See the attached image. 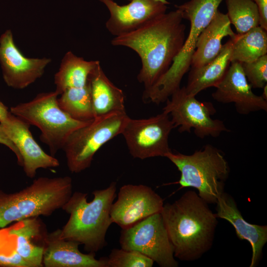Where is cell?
I'll use <instances>...</instances> for the list:
<instances>
[{
	"instance_id": "6da1fadb",
	"label": "cell",
	"mask_w": 267,
	"mask_h": 267,
	"mask_svg": "<svg viewBox=\"0 0 267 267\" xmlns=\"http://www.w3.org/2000/svg\"><path fill=\"white\" fill-rule=\"evenodd\" d=\"M180 12L176 9L153 18L131 32L115 37L114 46H123L139 56L141 68L137 76L144 90L153 86L170 67L183 47L186 26Z\"/></svg>"
},
{
	"instance_id": "7a4b0ae2",
	"label": "cell",
	"mask_w": 267,
	"mask_h": 267,
	"mask_svg": "<svg viewBox=\"0 0 267 267\" xmlns=\"http://www.w3.org/2000/svg\"><path fill=\"white\" fill-rule=\"evenodd\" d=\"M208 205L193 190L164 204L161 214L176 258L194 261L212 248L218 217Z\"/></svg>"
},
{
	"instance_id": "3957f363",
	"label": "cell",
	"mask_w": 267,
	"mask_h": 267,
	"mask_svg": "<svg viewBox=\"0 0 267 267\" xmlns=\"http://www.w3.org/2000/svg\"><path fill=\"white\" fill-rule=\"evenodd\" d=\"M93 198L87 201L88 194L72 193L62 209L70 215L60 231L61 238L83 244L85 251L95 253L106 245L107 231L112 223L110 209L116 196V182L92 192Z\"/></svg>"
},
{
	"instance_id": "277c9868",
	"label": "cell",
	"mask_w": 267,
	"mask_h": 267,
	"mask_svg": "<svg viewBox=\"0 0 267 267\" xmlns=\"http://www.w3.org/2000/svg\"><path fill=\"white\" fill-rule=\"evenodd\" d=\"M72 187L69 176L40 177L18 192L0 190V228L14 222L50 215L62 209L72 194Z\"/></svg>"
},
{
	"instance_id": "5b68a950",
	"label": "cell",
	"mask_w": 267,
	"mask_h": 267,
	"mask_svg": "<svg viewBox=\"0 0 267 267\" xmlns=\"http://www.w3.org/2000/svg\"><path fill=\"white\" fill-rule=\"evenodd\" d=\"M165 157L180 172L178 183L184 187H193L208 204H216L224 191L230 168L222 151L206 144L190 155L172 150Z\"/></svg>"
},
{
	"instance_id": "8992f818",
	"label": "cell",
	"mask_w": 267,
	"mask_h": 267,
	"mask_svg": "<svg viewBox=\"0 0 267 267\" xmlns=\"http://www.w3.org/2000/svg\"><path fill=\"white\" fill-rule=\"evenodd\" d=\"M58 97L55 91L40 93L28 102L11 107L9 111L39 129L40 138L48 146L53 156L62 149L74 131L92 121H81L73 118L60 108Z\"/></svg>"
},
{
	"instance_id": "52a82bcc",
	"label": "cell",
	"mask_w": 267,
	"mask_h": 267,
	"mask_svg": "<svg viewBox=\"0 0 267 267\" xmlns=\"http://www.w3.org/2000/svg\"><path fill=\"white\" fill-rule=\"evenodd\" d=\"M129 118L126 111L113 113L96 117L74 131L62 148L69 171L79 173L89 168L96 152L122 134Z\"/></svg>"
},
{
	"instance_id": "ba28073f",
	"label": "cell",
	"mask_w": 267,
	"mask_h": 267,
	"mask_svg": "<svg viewBox=\"0 0 267 267\" xmlns=\"http://www.w3.org/2000/svg\"><path fill=\"white\" fill-rule=\"evenodd\" d=\"M167 99L163 111L170 115L175 128L180 133L191 132L199 138L218 137L222 132H229L223 121L213 119L216 112L213 104L199 101L195 96L188 94L185 87L179 88Z\"/></svg>"
},
{
	"instance_id": "9c48e42d",
	"label": "cell",
	"mask_w": 267,
	"mask_h": 267,
	"mask_svg": "<svg viewBox=\"0 0 267 267\" xmlns=\"http://www.w3.org/2000/svg\"><path fill=\"white\" fill-rule=\"evenodd\" d=\"M119 241L121 248L138 251L161 267L178 266L161 213L122 229Z\"/></svg>"
},
{
	"instance_id": "30bf717a",
	"label": "cell",
	"mask_w": 267,
	"mask_h": 267,
	"mask_svg": "<svg viewBox=\"0 0 267 267\" xmlns=\"http://www.w3.org/2000/svg\"><path fill=\"white\" fill-rule=\"evenodd\" d=\"M175 128L169 115L164 112L147 119L129 118L122 134L131 155L141 160L164 157L171 151L168 139Z\"/></svg>"
},
{
	"instance_id": "8fae6325",
	"label": "cell",
	"mask_w": 267,
	"mask_h": 267,
	"mask_svg": "<svg viewBox=\"0 0 267 267\" xmlns=\"http://www.w3.org/2000/svg\"><path fill=\"white\" fill-rule=\"evenodd\" d=\"M164 201L151 187L143 184L121 186L110 209L112 223L122 229L129 228L147 217L161 213Z\"/></svg>"
},
{
	"instance_id": "7c38bea8",
	"label": "cell",
	"mask_w": 267,
	"mask_h": 267,
	"mask_svg": "<svg viewBox=\"0 0 267 267\" xmlns=\"http://www.w3.org/2000/svg\"><path fill=\"white\" fill-rule=\"evenodd\" d=\"M51 62L47 58H27L16 46L11 30L0 37V63L6 85L16 89H24L43 75Z\"/></svg>"
},
{
	"instance_id": "4fadbf2b",
	"label": "cell",
	"mask_w": 267,
	"mask_h": 267,
	"mask_svg": "<svg viewBox=\"0 0 267 267\" xmlns=\"http://www.w3.org/2000/svg\"><path fill=\"white\" fill-rule=\"evenodd\" d=\"M219 5L218 0H190L175 5L183 19L190 22V28L182 48L169 69V73L173 78L181 79L188 71L198 37L213 19Z\"/></svg>"
},
{
	"instance_id": "5bb4252c",
	"label": "cell",
	"mask_w": 267,
	"mask_h": 267,
	"mask_svg": "<svg viewBox=\"0 0 267 267\" xmlns=\"http://www.w3.org/2000/svg\"><path fill=\"white\" fill-rule=\"evenodd\" d=\"M9 138L17 148L22 161L25 175L30 178L35 177L40 168H55L59 161L45 153L34 138L30 130V125L10 112L0 123Z\"/></svg>"
},
{
	"instance_id": "9a60e30c",
	"label": "cell",
	"mask_w": 267,
	"mask_h": 267,
	"mask_svg": "<svg viewBox=\"0 0 267 267\" xmlns=\"http://www.w3.org/2000/svg\"><path fill=\"white\" fill-rule=\"evenodd\" d=\"M216 88L212 94L213 98L222 103H234L240 114L267 111V100L252 91L240 62H231L225 76Z\"/></svg>"
},
{
	"instance_id": "2e32d148",
	"label": "cell",
	"mask_w": 267,
	"mask_h": 267,
	"mask_svg": "<svg viewBox=\"0 0 267 267\" xmlns=\"http://www.w3.org/2000/svg\"><path fill=\"white\" fill-rule=\"evenodd\" d=\"M108 8L110 17L105 26L115 37L141 27L156 16L166 13L167 4L156 0H132L120 5L113 0H99Z\"/></svg>"
},
{
	"instance_id": "e0dca14e",
	"label": "cell",
	"mask_w": 267,
	"mask_h": 267,
	"mask_svg": "<svg viewBox=\"0 0 267 267\" xmlns=\"http://www.w3.org/2000/svg\"><path fill=\"white\" fill-rule=\"evenodd\" d=\"M216 204L218 218L228 221L234 228L238 238L250 243L252 252L249 267L258 266L262 257L264 247L267 242V225L247 222L239 210L234 198L225 191L219 197Z\"/></svg>"
},
{
	"instance_id": "ac0fdd59",
	"label": "cell",
	"mask_w": 267,
	"mask_h": 267,
	"mask_svg": "<svg viewBox=\"0 0 267 267\" xmlns=\"http://www.w3.org/2000/svg\"><path fill=\"white\" fill-rule=\"evenodd\" d=\"M60 229L46 234L43 265L45 267H107L106 257L96 259L94 253L80 252V244L60 237Z\"/></svg>"
},
{
	"instance_id": "d6986e66",
	"label": "cell",
	"mask_w": 267,
	"mask_h": 267,
	"mask_svg": "<svg viewBox=\"0 0 267 267\" xmlns=\"http://www.w3.org/2000/svg\"><path fill=\"white\" fill-rule=\"evenodd\" d=\"M236 35L231 29L227 14L218 10L211 22L198 37L191 67L198 68L212 61L222 49L223 38L226 36L232 38Z\"/></svg>"
},
{
	"instance_id": "ffe728a7",
	"label": "cell",
	"mask_w": 267,
	"mask_h": 267,
	"mask_svg": "<svg viewBox=\"0 0 267 267\" xmlns=\"http://www.w3.org/2000/svg\"><path fill=\"white\" fill-rule=\"evenodd\" d=\"M43 226L38 217L26 219L6 229L8 235L14 242V249L30 267H41L44 245L37 244L38 240L44 239Z\"/></svg>"
},
{
	"instance_id": "44dd1931",
	"label": "cell",
	"mask_w": 267,
	"mask_h": 267,
	"mask_svg": "<svg viewBox=\"0 0 267 267\" xmlns=\"http://www.w3.org/2000/svg\"><path fill=\"white\" fill-rule=\"evenodd\" d=\"M88 82L94 118L126 111L123 90L108 78L100 62L89 75Z\"/></svg>"
},
{
	"instance_id": "7402d4cb",
	"label": "cell",
	"mask_w": 267,
	"mask_h": 267,
	"mask_svg": "<svg viewBox=\"0 0 267 267\" xmlns=\"http://www.w3.org/2000/svg\"><path fill=\"white\" fill-rule=\"evenodd\" d=\"M235 37L222 45L220 53L212 61L198 68L191 67L185 87L188 94L196 96L208 88H216L222 81L231 63Z\"/></svg>"
},
{
	"instance_id": "603a6c76",
	"label": "cell",
	"mask_w": 267,
	"mask_h": 267,
	"mask_svg": "<svg viewBox=\"0 0 267 267\" xmlns=\"http://www.w3.org/2000/svg\"><path fill=\"white\" fill-rule=\"evenodd\" d=\"M99 62L98 60L87 61L71 51L67 52L54 75L55 91L58 96L66 89L86 86L89 75Z\"/></svg>"
},
{
	"instance_id": "cb8c5ba5",
	"label": "cell",
	"mask_w": 267,
	"mask_h": 267,
	"mask_svg": "<svg viewBox=\"0 0 267 267\" xmlns=\"http://www.w3.org/2000/svg\"><path fill=\"white\" fill-rule=\"evenodd\" d=\"M267 31L259 26L244 34H236L230 61L249 63L267 54Z\"/></svg>"
},
{
	"instance_id": "d4e9b609",
	"label": "cell",
	"mask_w": 267,
	"mask_h": 267,
	"mask_svg": "<svg viewBox=\"0 0 267 267\" xmlns=\"http://www.w3.org/2000/svg\"><path fill=\"white\" fill-rule=\"evenodd\" d=\"M59 96V106L73 118L81 121L94 119L89 82L83 87L66 89Z\"/></svg>"
},
{
	"instance_id": "484cf974",
	"label": "cell",
	"mask_w": 267,
	"mask_h": 267,
	"mask_svg": "<svg viewBox=\"0 0 267 267\" xmlns=\"http://www.w3.org/2000/svg\"><path fill=\"white\" fill-rule=\"evenodd\" d=\"M227 15L237 34H244L259 26L260 15L253 0H226Z\"/></svg>"
},
{
	"instance_id": "4316f807",
	"label": "cell",
	"mask_w": 267,
	"mask_h": 267,
	"mask_svg": "<svg viewBox=\"0 0 267 267\" xmlns=\"http://www.w3.org/2000/svg\"><path fill=\"white\" fill-rule=\"evenodd\" d=\"M107 267H152L154 261L134 250L113 249L106 257Z\"/></svg>"
},
{
	"instance_id": "83f0119b",
	"label": "cell",
	"mask_w": 267,
	"mask_h": 267,
	"mask_svg": "<svg viewBox=\"0 0 267 267\" xmlns=\"http://www.w3.org/2000/svg\"><path fill=\"white\" fill-rule=\"evenodd\" d=\"M244 73L252 88H263L267 83V54L249 63H241Z\"/></svg>"
},
{
	"instance_id": "f1b7e54d",
	"label": "cell",
	"mask_w": 267,
	"mask_h": 267,
	"mask_svg": "<svg viewBox=\"0 0 267 267\" xmlns=\"http://www.w3.org/2000/svg\"><path fill=\"white\" fill-rule=\"evenodd\" d=\"M0 267H30V266L14 249L9 254H0Z\"/></svg>"
},
{
	"instance_id": "f546056e",
	"label": "cell",
	"mask_w": 267,
	"mask_h": 267,
	"mask_svg": "<svg viewBox=\"0 0 267 267\" xmlns=\"http://www.w3.org/2000/svg\"><path fill=\"white\" fill-rule=\"evenodd\" d=\"M0 144H3L5 146H7L15 154L17 158L18 164H19V165L22 167V159H21L20 153L17 148L16 147V146L14 144V143L8 137L7 135L5 133L4 131L3 126L0 123Z\"/></svg>"
},
{
	"instance_id": "4dcf8cb0",
	"label": "cell",
	"mask_w": 267,
	"mask_h": 267,
	"mask_svg": "<svg viewBox=\"0 0 267 267\" xmlns=\"http://www.w3.org/2000/svg\"><path fill=\"white\" fill-rule=\"evenodd\" d=\"M256 4L260 15L259 26L267 31V0H253Z\"/></svg>"
},
{
	"instance_id": "1f68e13d",
	"label": "cell",
	"mask_w": 267,
	"mask_h": 267,
	"mask_svg": "<svg viewBox=\"0 0 267 267\" xmlns=\"http://www.w3.org/2000/svg\"><path fill=\"white\" fill-rule=\"evenodd\" d=\"M9 113L8 107L0 101V123L7 118Z\"/></svg>"
},
{
	"instance_id": "d6a6232c",
	"label": "cell",
	"mask_w": 267,
	"mask_h": 267,
	"mask_svg": "<svg viewBox=\"0 0 267 267\" xmlns=\"http://www.w3.org/2000/svg\"><path fill=\"white\" fill-rule=\"evenodd\" d=\"M6 233V229H2L0 230V245L1 244Z\"/></svg>"
},
{
	"instance_id": "836d02e7",
	"label": "cell",
	"mask_w": 267,
	"mask_h": 267,
	"mask_svg": "<svg viewBox=\"0 0 267 267\" xmlns=\"http://www.w3.org/2000/svg\"><path fill=\"white\" fill-rule=\"evenodd\" d=\"M263 89H264V91L262 96L265 100H267V85H266Z\"/></svg>"
},
{
	"instance_id": "e575fe53",
	"label": "cell",
	"mask_w": 267,
	"mask_h": 267,
	"mask_svg": "<svg viewBox=\"0 0 267 267\" xmlns=\"http://www.w3.org/2000/svg\"><path fill=\"white\" fill-rule=\"evenodd\" d=\"M128 0V1H131L132 0ZM158 0V1H161L162 2H163L165 4H169L170 2H168L167 0Z\"/></svg>"
}]
</instances>
